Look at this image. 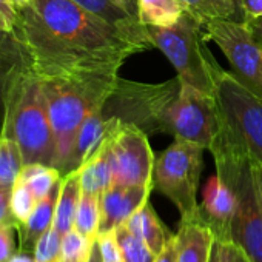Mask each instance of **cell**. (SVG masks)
<instances>
[{
    "mask_svg": "<svg viewBox=\"0 0 262 262\" xmlns=\"http://www.w3.org/2000/svg\"><path fill=\"white\" fill-rule=\"evenodd\" d=\"M14 230L13 224H0V262H8L16 253Z\"/></svg>",
    "mask_w": 262,
    "mask_h": 262,
    "instance_id": "obj_31",
    "label": "cell"
},
{
    "mask_svg": "<svg viewBox=\"0 0 262 262\" xmlns=\"http://www.w3.org/2000/svg\"><path fill=\"white\" fill-rule=\"evenodd\" d=\"M62 179V173L43 164H25L16 181L27 184L37 201L43 199Z\"/></svg>",
    "mask_w": 262,
    "mask_h": 262,
    "instance_id": "obj_22",
    "label": "cell"
},
{
    "mask_svg": "<svg viewBox=\"0 0 262 262\" xmlns=\"http://www.w3.org/2000/svg\"><path fill=\"white\" fill-rule=\"evenodd\" d=\"M96 241L99 244V250H100L103 262H123L122 250L119 247L117 236H116V230L110 231V233L97 234Z\"/></svg>",
    "mask_w": 262,
    "mask_h": 262,
    "instance_id": "obj_30",
    "label": "cell"
},
{
    "mask_svg": "<svg viewBox=\"0 0 262 262\" xmlns=\"http://www.w3.org/2000/svg\"><path fill=\"white\" fill-rule=\"evenodd\" d=\"M222 262H251L236 242H222Z\"/></svg>",
    "mask_w": 262,
    "mask_h": 262,
    "instance_id": "obj_34",
    "label": "cell"
},
{
    "mask_svg": "<svg viewBox=\"0 0 262 262\" xmlns=\"http://www.w3.org/2000/svg\"><path fill=\"white\" fill-rule=\"evenodd\" d=\"M153 184L150 185H111L100 194V233L114 231L117 227L123 225L129 216L139 210L147 201H150V193Z\"/></svg>",
    "mask_w": 262,
    "mask_h": 262,
    "instance_id": "obj_13",
    "label": "cell"
},
{
    "mask_svg": "<svg viewBox=\"0 0 262 262\" xmlns=\"http://www.w3.org/2000/svg\"><path fill=\"white\" fill-rule=\"evenodd\" d=\"M39 79L119 73L148 48L73 0H31L17 10L13 30Z\"/></svg>",
    "mask_w": 262,
    "mask_h": 262,
    "instance_id": "obj_1",
    "label": "cell"
},
{
    "mask_svg": "<svg viewBox=\"0 0 262 262\" xmlns=\"http://www.w3.org/2000/svg\"><path fill=\"white\" fill-rule=\"evenodd\" d=\"M31 2V0H13V4L16 5V8L19 10V8H22V7H25V5H28Z\"/></svg>",
    "mask_w": 262,
    "mask_h": 262,
    "instance_id": "obj_43",
    "label": "cell"
},
{
    "mask_svg": "<svg viewBox=\"0 0 262 262\" xmlns=\"http://www.w3.org/2000/svg\"><path fill=\"white\" fill-rule=\"evenodd\" d=\"M108 138L96 153L77 170L80 176V187L85 193L102 194L113 184V165H111V148Z\"/></svg>",
    "mask_w": 262,
    "mask_h": 262,
    "instance_id": "obj_19",
    "label": "cell"
},
{
    "mask_svg": "<svg viewBox=\"0 0 262 262\" xmlns=\"http://www.w3.org/2000/svg\"><path fill=\"white\" fill-rule=\"evenodd\" d=\"M217 128L213 94L204 93L190 83L181 82L173 102L167 106L162 120V133L187 142L210 148Z\"/></svg>",
    "mask_w": 262,
    "mask_h": 262,
    "instance_id": "obj_9",
    "label": "cell"
},
{
    "mask_svg": "<svg viewBox=\"0 0 262 262\" xmlns=\"http://www.w3.org/2000/svg\"><path fill=\"white\" fill-rule=\"evenodd\" d=\"M111 185H150L153 184L155 155L148 135L135 125H123L111 136Z\"/></svg>",
    "mask_w": 262,
    "mask_h": 262,
    "instance_id": "obj_11",
    "label": "cell"
},
{
    "mask_svg": "<svg viewBox=\"0 0 262 262\" xmlns=\"http://www.w3.org/2000/svg\"><path fill=\"white\" fill-rule=\"evenodd\" d=\"M96 239L80 234L77 230H71L62 237V248L57 262H88Z\"/></svg>",
    "mask_w": 262,
    "mask_h": 262,
    "instance_id": "obj_27",
    "label": "cell"
},
{
    "mask_svg": "<svg viewBox=\"0 0 262 262\" xmlns=\"http://www.w3.org/2000/svg\"><path fill=\"white\" fill-rule=\"evenodd\" d=\"M88 262H103V260H102V254H100L97 241L94 242V247H93V251H91V257H90Z\"/></svg>",
    "mask_w": 262,
    "mask_h": 262,
    "instance_id": "obj_42",
    "label": "cell"
},
{
    "mask_svg": "<svg viewBox=\"0 0 262 262\" xmlns=\"http://www.w3.org/2000/svg\"><path fill=\"white\" fill-rule=\"evenodd\" d=\"M11 193L13 187L0 185V224H13L17 228L16 219L11 211Z\"/></svg>",
    "mask_w": 262,
    "mask_h": 262,
    "instance_id": "obj_33",
    "label": "cell"
},
{
    "mask_svg": "<svg viewBox=\"0 0 262 262\" xmlns=\"http://www.w3.org/2000/svg\"><path fill=\"white\" fill-rule=\"evenodd\" d=\"M241 8L245 20L262 17V0H241Z\"/></svg>",
    "mask_w": 262,
    "mask_h": 262,
    "instance_id": "obj_36",
    "label": "cell"
},
{
    "mask_svg": "<svg viewBox=\"0 0 262 262\" xmlns=\"http://www.w3.org/2000/svg\"><path fill=\"white\" fill-rule=\"evenodd\" d=\"M37 202L39 201L34 198V194L27 187V184L19 182V181L14 182L13 193H11V211H13L17 227L28 221L33 210L36 208Z\"/></svg>",
    "mask_w": 262,
    "mask_h": 262,
    "instance_id": "obj_28",
    "label": "cell"
},
{
    "mask_svg": "<svg viewBox=\"0 0 262 262\" xmlns=\"http://www.w3.org/2000/svg\"><path fill=\"white\" fill-rule=\"evenodd\" d=\"M116 236L122 250L123 262H155L156 253L125 225L116 228Z\"/></svg>",
    "mask_w": 262,
    "mask_h": 262,
    "instance_id": "obj_26",
    "label": "cell"
},
{
    "mask_svg": "<svg viewBox=\"0 0 262 262\" xmlns=\"http://www.w3.org/2000/svg\"><path fill=\"white\" fill-rule=\"evenodd\" d=\"M135 236H138L142 242H145L156 254L165 247L173 233L161 222L150 201H147L139 210H136L129 219L123 224Z\"/></svg>",
    "mask_w": 262,
    "mask_h": 262,
    "instance_id": "obj_18",
    "label": "cell"
},
{
    "mask_svg": "<svg viewBox=\"0 0 262 262\" xmlns=\"http://www.w3.org/2000/svg\"><path fill=\"white\" fill-rule=\"evenodd\" d=\"M59 191H60V182L43 199H40L37 202V205L33 210L31 216L28 217V221L17 227L22 250L34 251V247H36L39 237L51 228V225L54 222V213H56Z\"/></svg>",
    "mask_w": 262,
    "mask_h": 262,
    "instance_id": "obj_17",
    "label": "cell"
},
{
    "mask_svg": "<svg viewBox=\"0 0 262 262\" xmlns=\"http://www.w3.org/2000/svg\"><path fill=\"white\" fill-rule=\"evenodd\" d=\"M147 30L153 47L170 60L181 82L213 94L214 79L222 67L208 50L210 40L204 20L187 10L174 25L168 28L147 27Z\"/></svg>",
    "mask_w": 262,
    "mask_h": 262,
    "instance_id": "obj_6",
    "label": "cell"
},
{
    "mask_svg": "<svg viewBox=\"0 0 262 262\" xmlns=\"http://www.w3.org/2000/svg\"><path fill=\"white\" fill-rule=\"evenodd\" d=\"M8 262H36V257H34V251H30V250H19L13 254V257L8 260Z\"/></svg>",
    "mask_w": 262,
    "mask_h": 262,
    "instance_id": "obj_39",
    "label": "cell"
},
{
    "mask_svg": "<svg viewBox=\"0 0 262 262\" xmlns=\"http://www.w3.org/2000/svg\"><path fill=\"white\" fill-rule=\"evenodd\" d=\"M155 262H178V242H176V234H173L165 247L156 254Z\"/></svg>",
    "mask_w": 262,
    "mask_h": 262,
    "instance_id": "obj_35",
    "label": "cell"
},
{
    "mask_svg": "<svg viewBox=\"0 0 262 262\" xmlns=\"http://www.w3.org/2000/svg\"><path fill=\"white\" fill-rule=\"evenodd\" d=\"M73 2L120 28L131 37H135L138 42L144 43L148 50L155 48L150 40L147 27H144L138 17L129 14L128 10L116 0H73Z\"/></svg>",
    "mask_w": 262,
    "mask_h": 262,
    "instance_id": "obj_14",
    "label": "cell"
},
{
    "mask_svg": "<svg viewBox=\"0 0 262 262\" xmlns=\"http://www.w3.org/2000/svg\"><path fill=\"white\" fill-rule=\"evenodd\" d=\"M4 126L0 136L14 141L25 164L54 167L56 141L42 80L22 71L4 97Z\"/></svg>",
    "mask_w": 262,
    "mask_h": 262,
    "instance_id": "obj_4",
    "label": "cell"
},
{
    "mask_svg": "<svg viewBox=\"0 0 262 262\" xmlns=\"http://www.w3.org/2000/svg\"><path fill=\"white\" fill-rule=\"evenodd\" d=\"M182 2L191 14L205 24L219 19L245 22L242 10L236 7L231 0H182Z\"/></svg>",
    "mask_w": 262,
    "mask_h": 262,
    "instance_id": "obj_23",
    "label": "cell"
},
{
    "mask_svg": "<svg viewBox=\"0 0 262 262\" xmlns=\"http://www.w3.org/2000/svg\"><path fill=\"white\" fill-rule=\"evenodd\" d=\"M234 191L216 174L205 184L201 204V219L221 242H231V225L236 213Z\"/></svg>",
    "mask_w": 262,
    "mask_h": 262,
    "instance_id": "obj_12",
    "label": "cell"
},
{
    "mask_svg": "<svg viewBox=\"0 0 262 262\" xmlns=\"http://www.w3.org/2000/svg\"><path fill=\"white\" fill-rule=\"evenodd\" d=\"M251 173H253V181H254V187L257 191V198H259V204L262 208V165L251 161Z\"/></svg>",
    "mask_w": 262,
    "mask_h": 262,
    "instance_id": "obj_37",
    "label": "cell"
},
{
    "mask_svg": "<svg viewBox=\"0 0 262 262\" xmlns=\"http://www.w3.org/2000/svg\"><path fill=\"white\" fill-rule=\"evenodd\" d=\"M208 262H222V242L216 237H214V242L211 245Z\"/></svg>",
    "mask_w": 262,
    "mask_h": 262,
    "instance_id": "obj_40",
    "label": "cell"
},
{
    "mask_svg": "<svg viewBox=\"0 0 262 262\" xmlns=\"http://www.w3.org/2000/svg\"><path fill=\"white\" fill-rule=\"evenodd\" d=\"M80 196H82V187H80L79 171L76 170L62 176L60 191H59L54 222H53V227L62 236L74 228V219H76Z\"/></svg>",
    "mask_w": 262,
    "mask_h": 262,
    "instance_id": "obj_20",
    "label": "cell"
},
{
    "mask_svg": "<svg viewBox=\"0 0 262 262\" xmlns=\"http://www.w3.org/2000/svg\"><path fill=\"white\" fill-rule=\"evenodd\" d=\"M208 40L214 42L231 65V73L262 97V45L245 22L210 20L205 24Z\"/></svg>",
    "mask_w": 262,
    "mask_h": 262,
    "instance_id": "obj_10",
    "label": "cell"
},
{
    "mask_svg": "<svg viewBox=\"0 0 262 262\" xmlns=\"http://www.w3.org/2000/svg\"><path fill=\"white\" fill-rule=\"evenodd\" d=\"M245 24H247L248 30L251 31V34L256 37V40L262 45V17L245 20Z\"/></svg>",
    "mask_w": 262,
    "mask_h": 262,
    "instance_id": "obj_38",
    "label": "cell"
},
{
    "mask_svg": "<svg viewBox=\"0 0 262 262\" xmlns=\"http://www.w3.org/2000/svg\"><path fill=\"white\" fill-rule=\"evenodd\" d=\"M216 174L234 191L236 213L231 239L251 262H262V208L251 173V161L237 156H214Z\"/></svg>",
    "mask_w": 262,
    "mask_h": 262,
    "instance_id": "obj_8",
    "label": "cell"
},
{
    "mask_svg": "<svg viewBox=\"0 0 262 262\" xmlns=\"http://www.w3.org/2000/svg\"><path fill=\"white\" fill-rule=\"evenodd\" d=\"M100 225V196L93 193L82 191L76 219H74V230L80 234L97 239Z\"/></svg>",
    "mask_w": 262,
    "mask_h": 262,
    "instance_id": "obj_24",
    "label": "cell"
},
{
    "mask_svg": "<svg viewBox=\"0 0 262 262\" xmlns=\"http://www.w3.org/2000/svg\"><path fill=\"white\" fill-rule=\"evenodd\" d=\"M116 2H119L122 7H125L129 14L138 17V0H116Z\"/></svg>",
    "mask_w": 262,
    "mask_h": 262,
    "instance_id": "obj_41",
    "label": "cell"
},
{
    "mask_svg": "<svg viewBox=\"0 0 262 262\" xmlns=\"http://www.w3.org/2000/svg\"><path fill=\"white\" fill-rule=\"evenodd\" d=\"M185 11L187 7L182 0H138V19L144 27L168 28Z\"/></svg>",
    "mask_w": 262,
    "mask_h": 262,
    "instance_id": "obj_21",
    "label": "cell"
},
{
    "mask_svg": "<svg viewBox=\"0 0 262 262\" xmlns=\"http://www.w3.org/2000/svg\"><path fill=\"white\" fill-rule=\"evenodd\" d=\"M176 242L178 262H208L214 234L202 219L188 221L179 224Z\"/></svg>",
    "mask_w": 262,
    "mask_h": 262,
    "instance_id": "obj_15",
    "label": "cell"
},
{
    "mask_svg": "<svg viewBox=\"0 0 262 262\" xmlns=\"http://www.w3.org/2000/svg\"><path fill=\"white\" fill-rule=\"evenodd\" d=\"M30 68V60L14 31L0 33V103L13 80Z\"/></svg>",
    "mask_w": 262,
    "mask_h": 262,
    "instance_id": "obj_16",
    "label": "cell"
},
{
    "mask_svg": "<svg viewBox=\"0 0 262 262\" xmlns=\"http://www.w3.org/2000/svg\"><path fill=\"white\" fill-rule=\"evenodd\" d=\"M231 2H233L236 7H239V8H241V0H231ZM241 10H242V8H241ZM242 13H244V11H242Z\"/></svg>",
    "mask_w": 262,
    "mask_h": 262,
    "instance_id": "obj_44",
    "label": "cell"
},
{
    "mask_svg": "<svg viewBox=\"0 0 262 262\" xmlns=\"http://www.w3.org/2000/svg\"><path fill=\"white\" fill-rule=\"evenodd\" d=\"M179 88L178 76L162 83H142L119 77L114 90L96 110V116L108 136L123 125H135L148 136L162 133L164 113L178 96Z\"/></svg>",
    "mask_w": 262,
    "mask_h": 262,
    "instance_id": "obj_5",
    "label": "cell"
},
{
    "mask_svg": "<svg viewBox=\"0 0 262 262\" xmlns=\"http://www.w3.org/2000/svg\"><path fill=\"white\" fill-rule=\"evenodd\" d=\"M213 99L217 128L208 151L262 165V97L222 68L214 79Z\"/></svg>",
    "mask_w": 262,
    "mask_h": 262,
    "instance_id": "obj_3",
    "label": "cell"
},
{
    "mask_svg": "<svg viewBox=\"0 0 262 262\" xmlns=\"http://www.w3.org/2000/svg\"><path fill=\"white\" fill-rule=\"evenodd\" d=\"M204 147L174 139L156 159L153 188L168 198L181 214V222L201 219L198 190L204 167Z\"/></svg>",
    "mask_w": 262,
    "mask_h": 262,
    "instance_id": "obj_7",
    "label": "cell"
},
{
    "mask_svg": "<svg viewBox=\"0 0 262 262\" xmlns=\"http://www.w3.org/2000/svg\"><path fill=\"white\" fill-rule=\"evenodd\" d=\"M117 73H99L68 79H40L47 97L56 141L54 168L62 176L70 173L79 129L114 90Z\"/></svg>",
    "mask_w": 262,
    "mask_h": 262,
    "instance_id": "obj_2",
    "label": "cell"
},
{
    "mask_svg": "<svg viewBox=\"0 0 262 262\" xmlns=\"http://www.w3.org/2000/svg\"><path fill=\"white\" fill-rule=\"evenodd\" d=\"M22 167L24 159L17 144L0 136V185L13 187Z\"/></svg>",
    "mask_w": 262,
    "mask_h": 262,
    "instance_id": "obj_25",
    "label": "cell"
},
{
    "mask_svg": "<svg viewBox=\"0 0 262 262\" xmlns=\"http://www.w3.org/2000/svg\"><path fill=\"white\" fill-rule=\"evenodd\" d=\"M62 237L63 236L51 225V228L39 237L34 247L36 262H57L62 248Z\"/></svg>",
    "mask_w": 262,
    "mask_h": 262,
    "instance_id": "obj_29",
    "label": "cell"
},
{
    "mask_svg": "<svg viewBox=\"0 0 262 262\" xmlns=\"http://www.w3.org/2000/svg\"><path fill=\"white\" fill-rule=\"evenodd\" d=\"M17 19V8L13 0H0V33L13 31Z\"/></svg>",
    "mask_w": 262,
    "mask_h": 262,
    "instance_id": "obj_32",
    "label": "cell"
}]
</instances>
